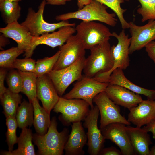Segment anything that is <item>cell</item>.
Masks as SVG:
<instances>
[{
    "label": "cell",
    "mask_w": 155,
    "mask_h": 155,
    "mask_svg": "<svg viewBox=\"0 0 155 155\" xmlns=\"http://www.w3.org/2000/svg\"><path fill=\"white\" fill-rule=\"evenodd\" d=\"M57 123L55 117H53L47 132L43 135L37 133L33 134V140L38 148V154L40 155H62L68 138L69 131L64 128L59 132L57 129Z\"/></svg>",
    "instance_id": "1"
},
{
    "label": "cell",
    "mask_w": 155,
    "mask_h": 155,
    "mask_svg": "<svg viewBox=\"0 0 155 155\" xmlns=\"http://www.w3.org/2000/svg\"><path fill=\"white\" fill-rule=\"evenodd\" d=\"M109 40L97 44L90 49V54L86 59L83 72L85 76L94 78L108 72L113 65Z\"/></svg>",
    "instance_id": "2"
},
{
    "label": "cell",
    "mask_w": 155,
    "mask_h": 155,
    "mask_svg": "<svg viewBox=\"0 0 155 155\" xmlns=\"http://www.w3.org/2000/svg\"><path fill=\"white\" fill-rule=\"evenodd\" d=\"M108 7L94 0L77 11L57 16V21L68 20L71 19L82 20L84 21H98L112 27L116 26L117 20L115 13H109L107 11Z\"/></svg>",
    "instance_id": "3"
},
{
    "label": "cell",
    "mask_w": 155,
    "mask_h": 155,
    "mask_svg": "<svg viewBox=\"0 0 155 155\" xmlns=\"http://www.w3.org/2000/svg\"><path fill=\"white\" fill-rule=\"evenodd\" d=\"M45 0H43L36 12L29 7L25 20L20 24L32 36L37 37L45 33L52 32L65 26L74 27L75 23H70L68 20H63L57 23H49L43 18V13L46 5Z\"/></svg>",
    "instance_id": "4"
},
{
    "label": "cell",
    "mask_w": 155,
    "mask_h": 155,
    "mask_svg": "<svg viewBox=\"0 0 155 155\" xmlns=\"http://www.w3.org/2000/svg\"><path fill=\"white\" fill-rule=\"evenodd\" d=\"M89 104L80 99H67L60 97L53 111L61 114L60 120L65 125L69 126L74 123L84 120L88 115L90 109Z\"/></svg>",
    "instance_id": "5"
},
{
    "label": "cell",
    "mask_w": 155,
    "mask_h": 155,
    "mask_svg": "<svg viewBox=\"0 0 155 155\" xmlns=\"http://www.w3.org/2000/svg\"><path fill=\"white\" fill-rule=\"evenodd\" d=\"M112 34V36L115 37L118 41L116 45H113L111 47V53L113 65L109 71L94 78L101 82H107L109 77L114 70L117 68L125 69L130 64L129 55L130 38H129L128 35L126 34L124 29H122L119 34L115 32H113Z\"/></svg>",
    "instance_id": "6"
},
{
    "label": "cell",
    "mask_w": 155,
    "mask_h": 155,
    "mask_svg": "<svg viewBox=\"0 0 155 155\" xmlns=\"http://www.w3.org/2000/svg\"><path fill=\"white\" fill-rule=\"evenodd\" d=\"M76 36L86 49L107 40L112 36L109 29L102 24L94 21H82L75 28Z\"/></svg>",
    "instance_id": "7"
},
{
    "label": "cell",
    "mask_w": 155,
    "mask_h": 155,
    "mask_svg": "<svg viewBox=\"0 0 155 155\" xmlns=\"http://www.w3.org/2000/svg\"><path fill=\"white\" fill-rule=\"evenodd\" d=\"M86 59L84 56L66 68L59 70H52L47 74L60 97L71 84L82 78V73Z\"/></svg>",
    "instance_id": "8"
},
{
    "label": "cell",
    "mask_w": 155,
    "mask_h": 155,
    "mask_svg": "<svg viewBox=\"0 0 155 155\" xmlns=\"http://www.w3.org/2000/svg\"><path fill=\"white\" fill-rule=\"evenodd\" d=\"M108 84V82H101L94 78L83 75L63 97L67 99L78 98L83 100L89 104L90 108H92L94 107V98L99 93L105 91Z\"/></svg>",
    "instance_id": "9"
},
{
    "label": "cell",
    "mask_w": 155,
    "mask_h": 155,
    "mask_svg": "<svg viewBox=\"0 0 155 155\" xmlns=\"http://www.w3.org/2000/svg\"><path fill=\"white\" fill-rule=\"evenodd\" d=\"M93 102L98 107L100 114V129L114 123H121L127 125H131V123L121 114L119 105L109 98L105 91L96 95Z\"/></svg>",
    "instance_id": "10"
},
{
    "label": "cell",
    "mask_w": 155,
    "mask_h": 155,
    "mask_svg": "<svg viewBox=\"0 0 155 155\" xmlns=\"http://www.w3.org/2000/svg\"><path fill=\"white\" fill-rule=\"evenodd\" d=\"M99 113L98 108L96 105L90 108L89 112L84 119V127L87 129L88 152L90 155H99L100 151L104 147L105 139L98 126Z\"/></svg>",
    "instance_id": "11"
},
{
    "label": "cell",
    "mask_w": 155,
    "mask_h": 155,
    "mask_svg": "<svg viewBox=\"0 0 155 155\" xmlns=\"http://www.w3.org/2000/svg\"><path fill=\"white\" fill-rule=\"evenodd\" d=\"M59 47L60 54L53 70L66 68L85 56L86 49L76 35L71 36L65 44Z\"/></svg>",
    "instance_id": "12"
},
{
    "label": "cell",
    "mask_w": 155,
    "mask_h": 155,
    "mask_svg": "<svg viewBox=\"0 0 155 155\" xmlns=\"http://www.w3.org/2000/svg\"><path fill=\"white\" fill-rule=\"evenodd\" d=\"M100 130L105 139L110 140L119 148L122 155H136L125 125L119 123H112Z\"/></svg>",
    "instance_id": "13"
},
{
    "label": "cell",
    "mask_w": 155,
    "mask_h": 155,
    "mask_svg": "<svg viewBox=\"0 0 155 155\" xmlns=\"http://www.w3.org/2000/svg\"><path fill=\"white\" fill-rule=\"evenodd\" d=\"M131 36L129 54L141 50L150 42L155 40V20H148L147 24L138 26L130 22H129Z\"/></svg>",
    "instance_id": "14"
},
{
    "label": "cell",
    "mask_w": 155,
    "mask_h": 155,
    "mask_svg": "<svg viewBox=\"0 0 155 155\" xmlns=\"http://www.w3.org/2000/svg\"><path fill=\"white\" fill-rule=\"evenodd\" d=\"M0 32L16 42L18 49L24 53L25 58L31 57L34 50L31 43L33 36L24 26L16 21L0 28Z\"/></svg>",
    "instance_id": "15"
},
{
    "label": "cell",
    "mask_w": 155,
    "mask_h": 155,
    "mask_svg": "<svg viewBox=\"0 0 155 155\" xmlns=\"http://www.w3.org/2000/svg\"><path fill=\"white\" fill-rule=\"evenodd\" d=\"M105 92L115 104L129 110L137 106L143 100L139 94L118 85L109 84Z\"/></svg>",
    "instance_id": "16"
},
{
    "label": "cell",
    "mask_w": 155,
    "mask_h": 155,
    "mask_svg": "<svg viewBox=\"0 0 155 155\" xmlns=\"http://www.w3.org/2000/svg\"><path fill=\"white\" fill-rule=\"evenodd\" d=\"M36 93L37 97L41 102L43 107L50 114L60 96L47 74L37 78Z\"/></svg>",
    "instance_id": "17"
},
{
    "label": "cell",
    "mask_w": 155,
    "mask_h": 155,
    "mask_svg": "<svg viewBox=\"0 0 155 155\" xmlns=\"http://www.w3.org/2000/svg\"><path fill=\"white\" fill-rule=\"evenodd\" d=\"M76 32L75 28L71 26L60 28L57 31L47 33L40 36H33L31 43L34 49L38 45L44 44L53 48L60 46L65 43L69 38Z\"/></svg>",
    "instance_id": "18"
},
{
    "label": "cell",
    "mask_w": 155,
    "mask_h": 155,
    "mask_svg": "<svg viewBox=\"0 0 155 155\" xmlns=\"http://www.w3.org/2000/svg\"><path fill=\"white\" fill-rule=\"evenodd\" d=\"M129 111L128 121L136 127H141L155 119V100H143Z\"/></svg>",
    "instance_id": "19"
},
{
    "label": "cell",
    "mask_w": 155,
    "mask_h": 155,
    "mask_svg": "<svg viewBox=\"0 0 155 155\" xmlns=\"http://www.w3.org/2000/svg\"><path fill=\"white\" fill-rule=\"evenodd\" d=\"M64 150L66 155H83V148L86 144L87 137L81 121L74 123Z\"/></svg>",
    "instance_id": "20"
},
{
    "label": "cell",
    "mask_w": 155,
    "mask_h": 155,
    "mask_svg": "<svg viewBox=\"0 0 155 155\" xmlns=\"http://www.w3.org/2000/svg\"><path fill=\"white\" fill-rule=\"evenodd\" d=\"M123 70L119 68L114 70L108 80L109 84L121 86L135 93L145 96L148 100H155V90L144 88L134 84L127 78Z\"/></svg>",
    "instance_id": "21"
},
{
    "label": "cell",
    "mask_w": 155,
    "mask_h": 155,
    "mask_svg": "<svg viewBox=\"0 0 155 155\" xmlns=\"http://www.w3.org/2000/svg\"><path fill=\"white\" fill-rule=\"evenodd\" d=\"M132 145L136 154L149 155V146L153 144L150 135L141 127L126 126Z\"/></svg>",
    "instance_id": "22"
},
{
    "label": "cell",
    "mask_w": 155,
    "mask_h": 155,
    "mask_svg": "<svg viewBox=\"0 0 155 155\" xmlns=\"http://www.w3.org/2000/svg\"><path fill=\"white\" fill-rule=\"evenodd\" d=\"M33 134L31 129L27 127L22 129L18 137L17 148L11 152H2L1 154L5 155H35L34 146L32 143Z\"/></svg>",
    "instance_id": "23"
},
{
    "label": "cell",
    "mask_w": 155,
    "mask_h": 155,
    "mask_svg": "<svg viewBox=\"0 0 155 155\" xmlns=\"http://www.w3.org/2000/svg\"><path fill=\"white\" fill-rule=\"evenodd\" d=\"M34 117L33 124L37 134L41 135L47 132L51 121L50 114L40 105L37 98L32 101Z\"/></svg>",
    "instance_id": "24"
},
{
    "label": "cell",
    "mask_w": 155,
    "mask_h": 155,
    "mask_svg": "<svg viewBox=\"0 0 155 155\" xmlns=\"http://www.w3.org/2000/svg\"><path fill=\"white\" fill-rule=\"evenodd\" d=\"M0 98L3 113L6 117H16L18 105L21 103V95L12 92L7 88Z\"/></svg>",
    "instance_id": "25"
},
{
    "label": "cell",
    "mask_w": 155,
    "mask_h": 155,
    "mask_svg": "<svg viewBox=\"0 0 155 155\" xmlns=\"http://www.w3.org/2000/svg\"><path fill=\"white\" fill-rule=\"evenodd\" d=\"M33 116L32 104L24 99L18 106L16 114L18 127L22 129L31 126L33 123Z\"/></svg>",
    "instance_id": "26"
},
{
    "label": "cell",
    "mask_w": 155,
    "mask_h": 155,
    "mask_svg": "<svg viewBox=\"0 0 155 155\" xmlns=\"http://www.w3.org/2000/svg\"><path fill=\"white\" fill-rule=\"evenodd\" d=\"M22 79L21 92L27 97L29 102L32 103L33 100L37 98V77L34 72H23L18 70Z\"/></svg>",
    "instance_id": "27"
},
{
    "label": "cell",
    "mask_w": 155,
    "mask_h": 155,
    "mask_svg": "<svg viewBox=\"0 0 155 155\" xmlns=\"http://www.w3.org/2000/svg\"><path fill=\"white\" fill-rule=\"evenodd\" d=\"M21 7L18 2L3 1L0 2V11L3 19L8 24L16 21L21 15Z\"/></svg>",
    "instance_id": "28"
},
{
    "label": "cell",
    "mask_w": 155,
    "mask_h": 155,
    "mask_svg": "<svg viewBox=\"0 0 155 155\" xmlns=\"http://www.w3.org/2000/svg\"><path fill=\"white\" fill-rule=\"evenodd\" d=\"M60 53V51L59 50L51 57H46L37 60L36 61L34 72L37 77L47 75L53 70L58 60Z\"/></svg>",
    "instance_id": "29"
},
{
    "label": "cell",
    "mask_w": 155,
    "mask_h": 155,
    "mask_svg": "<svg viewBox=\"0 0 155 155\" xmlns=\"http://www.w3.org/2000/svg\"><path fill=\"white\" fill-rule=\"evenodd\" d=\"M24 52L18 47H13L0 52V66L4 68H13L14 62L19 55Z\"/></svg>",
    "instance_id": "30"
},
{
    "label": "cell",
    "mask_w": 155,
    "mask_h": 155,
    "mask_svg": "<svg viewBox=\"0 0 155 155\" xmlns=\"http://www.w3.org/2000/svg\"><path fill=\"white\" fill-rule=\"evenodd\" d=\"M109 7L113 11L117 16L121 23L122 29L129 28V22L125 20L123 14L127 9L121 7V4L124 2L125 0H94Z\"/></svg>",
    "instance_id": "31"
},
{
    "label": "cell",
    "mask_w": 155,
    "mask_h": 155,
    "mask_svg": "<svg viewBox=\"0 0 155 155\" xmlns=\"http://www.w3.org/2000/svg\"><path fill=\"white\" fill-rule=\"evenodd\" d=\"M6 118V124L7 127L6 133V141L7 143L9 151L13 150L14 145L17 143L18 137L16 131L18 125L16 117H8Z\"/></svg>",
    "instance_id": "32"
},
{
    "label": "cell",
    "mask_w": 155,
    "mask_h": 155,
    "mask_svg": "<svg viewBox=\"0 0 155 155\" xmlns=\"http://www.w3.org/2000/svg\"><path fill=\"white\" fill-rule=\"evenodd\" d=\"M141 7L137 10V13L142 17L141 21L155 20V0H138Z\"/></svg>",
    "instance_id": "33"
},
{
    "label": "cell",
    "mask_w": 155,
    "mask_h": 155,
    "mask_svg": "<svg viewBox=\"0 0 155 155\" xmlns=\"http://www.w3.org/2000/svg\"><path fill=\"white\" fill-rule=\"evenodd\" d=\"M8 89L12 92L17 93L21 92L22 86V79L18 71L13 70L11 71L7 77Z\"/></svg>",
    "instance_id": "34"
},
{
    "label": "cell",
    "mask_w": 155,
    "mask_h": 155,
    "mask_svg": "<svg viewBox=\"0 0 155 155\" xmlns=\"http://www.w3.org/2000/svg\"><path fill=\"white\" fill-rule=\"evenodd\" d=\"M36 64V61L30 58H17L13 63V68L23 72H34Z\"/></svg>",
    "instance_id": "35"
},
{
    "label": "cell",
    "mask_w": 155,
    "mask_h": 155,
    "mask_svg": "<svg viewBox=\"0 0 155 155\" xmlns=\"http://www.w3.org/2000/svg\"><path fill=\"white\" fill-rule=\"evenodd\" d=\"M120 151L114 146L103 148L100 152L99 155H121Z\"/></svg>",
    "instance_id": "36"
},
{
    "label": "cell",
    "mask_w": 155,
    "mask_h": 155,
    "mask_svg": "<svg viewBox=\"0 0 155 155\" xmlns=\"http://www.w3.org/2000/svg\"><path fill=\"white\" fill-rule=\"evenodd\" d=\"M145 47L148 56L155 64V40L149 43Z\"/></svg>",
    "instance_id": "37"
},
{
    "label": "cell",
    "mask_w": 155,
    "mask_h": 155,
    "mask_svg": "<svg viewBox=\"0 0 155 155\" xmlns=\"http://www.w3.org/2000/svg\"><path fill=\"white\" fill-rule=\"evenodd\" d=\"M7 71L5 68H1L0 70V97L4 94L7 89L4 86V80Z\"/></svg>",
    "instance_id": "38"
},
{
    "label": "cell",
    "mask_w": 155,
    "mask_h": 155,
    "mask_svg": "<svg viewBox=\"0 0 155 155\" xmlns=\"http://www.w3.org/2000/svg\"><path fill=\"white\" fill-rule=\"evenodd\" d=\"M148 132H151L153 138L155 139V119L142 128Z\"/></svg>",
    "instance_id": "39"
},
{
    "label": "cell",
    "mask_w": 155,
    "mask_h": 155,
    "mask_svg": "<svg viewBox=\"0 0 155 155\" xmlns=\"http://www.w3.org/2000/svg\"><path fill=\"white\" fill-rule=\"evenodd\" d=\"M46 4L52 5H63L66 4V0H45Z\"/></svg>",
    "instance_id": "40"
},
{
    "label": "cell",
    "mask_w": 155,
    "mask_h": 155,
    "mask_svg": "<svg viewBox=\"0 0 155 155\" xmlns=\"http://www.w3.org/2000/svg\"><path fill=\"white\" fill-rule=\"evenodd\" d=\"M7 37L2 34L0 36V47L2 48L3 46H4L9 43V40Z\"/></svg>",
    "instance_id": "41"
},
{
    "label": "cell",
    "mask_w": 155,
    "mask_h": 155,
    "mask_svg": "<svg viewBox=\"0 0 155 155\" xmlns=\"http://www.w3.org/2000/svg\"><path fill=\"white\" fill-rule=\"evenodd\" d=\"M78 9H82L85 6L89 4L92 0H77Z\"/></svg>",
    "instance_id": "42"
},
{
    "label": "cell",
    "mask_w": 155,
    "mask_h": 155,
    "mask_svg": "<svg viewBox=\"0 0 155 155\" xmlns=\"http://www.w3.org/2000/svg\"><path fill=\"white\" fill-rule=\"evenodd\" d=\"M149 155H155V145L153 146L150 150Z\"/></svg>",
    "instance_id": "43"
},
{
    "label": "cell",
    "mask_w": 155,
    "mask_h": 155,
    "mask_svg": "<svg viewBox=\"0 0 155 155\" xmlns=\"http://www.w3.org/2000/svg\"><path fill=\"white\" fill-rule=\"evenodd\" d=\"M21 0H3L2 1H11V2H18L19 1H20Z\"/></svg>",
    "instance_id": "44"
},
{
    "label": "cell",
    "mask_w": 155,
    "mask_h": 155,
    "mask_svg": "<svg viewBox=\"0 0 155 155\" xmlns=\"http://www.w3.org/2000/svg\"><path fill=\"white\" fill-rule=\"evenodd\" d=\"M71 0H66L67 1H71Z\"/></svg>",
    "instance_id": "45"
},
{
    "label": "cell",
    "mask_w": 155,
    "mask_h": 155,
    "mask_svg": "<svg viewBox=\"0 0 155 155\" xmlns=\"http://www.w3.org/2000/svg\"><path fill=\"white\" fill-rule=\"evenodd\" d=\"M125 0V1H129L130 0Z\"/></svg>",
    "instance_id": "46"
},
{
    "label": "cell",
    "mask_w": 155,
    "mask_h": 155,
    "mask_svg": "<svg viewBox=\"0 0 155 155\" xmlns=\"http://www.w3.org/2000/svg\"><path fill=\"white\" fill-rule=\"evenodd\" d=\"M3 1V0H0V2H1V1Z\"/></svg>",
    "instance_id": "47"
}]
</instances>
